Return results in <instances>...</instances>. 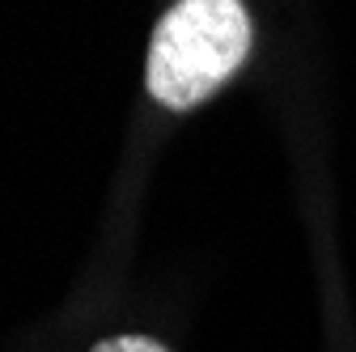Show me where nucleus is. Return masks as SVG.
<instances>
[{"label": "nucleus", "instance_id": "obj_1", "mask_svg": "<svg viewBox=\"0 0 356 352\" xmlns=\"http://www.w3.org/2000/svg\"><path fill=\"white\" fill-rule=\"evenodd\" d=\"M250 38L242 0H174L149 42V94L170 111H195L246 64Z\"/></svg>", "mask_w": 356, "mask_h": 352}, {"label": "nucleus", "instance_id": "obj_2", "mask_svg": "<svg viewBox=\"0 0 356 352\" xmlns=\"http://www.w3.org/2000/svg\"><path fill=\"white\" fill-rule=\"evenodd\" d=\"M89 352H170V348L153 335H111V339L94 344Z\"/></svg>", "mask_w": 356, "mask_h": 352}]
</instances>
